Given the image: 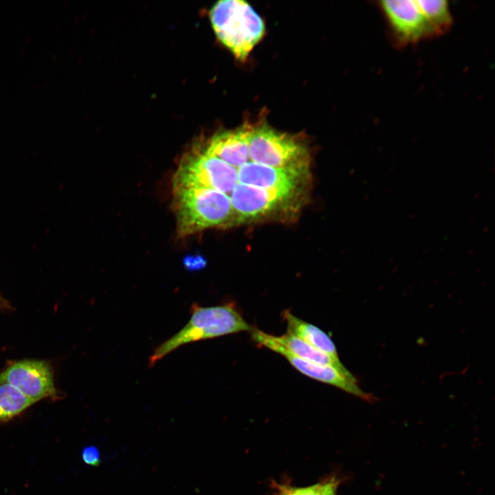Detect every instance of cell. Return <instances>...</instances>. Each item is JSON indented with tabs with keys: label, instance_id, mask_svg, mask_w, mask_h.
<instances>
[{
	"label": "cell",
	"instance_id": "1",
	"mask_svg": "<svg viewBox=\"0 0 495 495\" xmlns=\"http://www.w3.org/2000/svg\"><path fill=\"white\" fill-rule=\"evenodd\" d=\"M252 328L231 302L210 307L193 303L187 324L154 349L149 357L148 365L150 367L154 366L168 354L186 344L251 331Z\"/></svg>",
	"mask_w": 495,
	"mask_h": 495
},
{
	"label": "cell",
	"instance_id": "2",
	"mask_svg": "<svg viewBox=\"0 0 495 495\" xmlns=\"http://www.w3.org/2000/svg\"><path fill=\"white\" fill-rule=\"evenodd\" d=\"M177 236H187L234 221L229 197L207 188H173Z\"/></svg>",
	"mask_w": 495,
	"mask_h": 495
},
{
	"label": "cell",
	"instance_id": "3",
	"mask_svg": "<svg viewBox=\"0 0 495 495\" xmlns=\"http://www.w3.org/2000/svg\"><path fill=\"white\" fill-rule=\"evenodd\" d=\"M210 18L217 36L241 60L246 59L264 35L262 19L243 1H218L211 8Z\"/></svg>",
	"mask_w": 495,
	"mask_h": 495
},
{
	"label": "cell",
	"instance_id": "4",
	"mask_svg": "<svg viewBox=\"0 0 495 495\" xmlns=\"http://www.w3.org/2000/svg\"><path fill=\"white\" fill-rule=\"evenodd\" d=\"M236 184V168L204 148H196L185 155L173 179V188H207L228 197Z\"/></svg>",
	"mask_w": 495,
	"mask_h": 495
},
{
	"label": "cell",
	"instance_id": "5",
	"mask_svg": "<svg viewBox=\"0 0 495 495\" xmlns=\"http://www.w3.org/2000/svg\"><path fill=\"white\" fill-rule=\"evenodd\" d=\"M250 160L273 168H307V153L296 138L263 125L250 128Z\"/></svg>",
	"mask_w": 495,
	"mask_h": 495
},
{
	"label": "cell",
	"instance_id": "6",
	"mask_svg": "<svg viewBox=\"0 0 495 495\" xmlns=\"http://www.w3.org/2000/svg\"><path fill=\"white\" fill-rule=\"evenodd\" d=\"M396 45L403 47L434 37L415 0L379 2Z\"/></svg>",
	"mask_w": 495,
	"mask_h": 495
},
{
	"label": "cell",
	"instance_id": "7",
	"mask_svg": "<svg viewBox=\"0 0 495 495\" xmlns=\"http://www.w3.org/2000/svg\"><path fill=\"white\" fill-rule=\"evenodd\" d=\"M252 340L258 344L278 353L285 357L289 362L298 371L316 380L334 386L348 393L365 400H373V397L364 392L359 386L357 380L350 379L335 368L311 362L299 358L287 351L278 344L272 335L252 327L250 331Z\"/></svg>",
	"mask_w": 495,
	"mask_h": 495
},
{
	"label": "cell",
	"instance_id": "8",
	"mask_svg": "<svg viewBox=\"0 0 495 495\" xmlns=\"http://www.w3.org/2000/svg\"><path fill=\"white\" fill-rule=\"evenodd\" d=\"M1 384L14 386L34 402L56 395L50 366L42 360H25L12 364L0 373Z\"/></svg>",
	"mask_w": 495,
	"mask_h": 495
},
{
	"label": "cell",
	"instance_id": "9",
	"mask_svg": "<svg viewBox=\"0 0 495 495\" xmlns=\"http://www.w3.org/2000/svg\"><path fill=\"white\" fill-rule=\"evenodd\" d=\"M293 193L237 184L229 195L234 221H244L270 214L292 198Z\"/></svg>",
	"mask_w": 495,
	"mask_h": 495
},
{
	"label": "cell",
	"instance_id": "10",
	"mask_svg": "<svg viewBox=\"0 0 495 495\" xmlns=\"http://www.w3.org/2000/svg\"><path fill=\"white\" fill-rule=\"evenodd\" d=\"M236 168L237 184L267 190H278L293 194L307 170V168H273L250 160Z\"/></svg>",
	"mask_w": 495,
	"mask_h": 495
},
{
	"label": "cell",
	"instance_id": "11",
	"mask_svg": "<svg viewBox=\"0 0 495 495\" xmlns=\"http://www.w3.org/2000/svg\"><path fill=\"white\" fill-rule=\"evenodd\" d=\"M250 128L245 126L214 135L204 150L227 164L239 168L250 159L248 138Z\"/></svg>",
	"mask_w": 495,
	"mask_h": 495
},
{
	"label": "cell",
	"instance_id": "12",
	"mask_svg": "<svg viewBox=\"0 0 495 495\" xmlns=\"http://www.w3.org/2000/svg\"><path fill=\"white\" fill-rule=\"evenodd\" d=\"M283 318L287 323V333L328 354L335 361L340 362L334 343L322 330L296 317L289 310L283 313Z\"/></svg>",
	"mask_w": 495,
	"mask_h": 495
},
{
	"label": "cell",
	"instance_id": "13",
	"mask_svg": "<svg viewBox=\"0 0 495 495\" xmlns=\"http://www.w3.org/2000/svg\"><path fill=\"white\" fill-rule=\"evenodd\" d=\"M272 336L278 344L292 355L311 362L332 366L346 377L352 380L356 379L341 362L335 361L328 354L312 346L298 337L289 333L280 336L273 335Z\"/></svg>",
	"mask_w": 495,
	"mask_h": 495
},
{
	"label": "cell",
	"instance_id": "14",
	"mask_svg": "<svg viewBox=\"0 0 495 495\" xmlns=\"http://www.w3.org/2000/svg\"><path fill=\"white\" fill-rule=\"evenodd\" d=\"M428 23L434 36L448 32L452 24V16L446 0H415Z\"/></svg>",
	"mask_w": 495,
	"mask_h": 495
},
{
	"label": "cell",
	"instance_id": "15",
	"mask_svg": "<svg viewBox=\"0 0 495 495\" xmlns=\"http://www.w3.org/2000/svg\"><path fill=\"white\" fill-rule=\"evenodd\" d=\"M34 402L14 386L0 384V421H7L18 415Z\"/></svg>",
	"mask_w": 495,
	"mask_h": 495
},
{
	"label": "cell",
	"instance_id": "16",
	"mask_svg": "<svg viewBox=\"0 0 495 495\" xmlns=\"http://www.w3.org/2000/svg\"><path fill=\"white\" fill-rule=\"evenodd\" d=\"M325 483L307 487L287 489L283 495H323Z\"/></svg>",
	"mask_w": 495,
	"mask_h": 495
},
{
	"label": "cell",
	"instance_id": "17",
	"mask_svg": "<svg viewBox=\"0 0 495 495\" xmlns=\"http://www.w3.org/2000/svg\"><path fill=\"white\" fill-rule=\"evenodd\" d=\"M82 461L89 465L98 467L100 463V454L95 446L85 447L81 452Z\"/></svg>",
	"mask_w": 495,
	"mask_h": 495
},
{
	"label": "cell",
	"instance_id": "18",
	"mask_svg": "<svg viewBox=\"0 0 495 495\" xmlns=\"http://www.w3.org/2000/svg\"><path fill=\"white\" fill-rule=\"evenodd\" d=\"M206 263V260L199 254H188L183 259L184 266L189 271L201 270Z\"/></svg>",
	"mask_w": 495,
	"mask_h": 495
},
{
	"label": "cell",
	"instance_id": "19",
	"mask_svg": "<svg viewBox=\"0 0 495 495\" xmlns=\"http://www.w3.org/2000/svg\"><path fill=\"white\" fill-rule=\"evenodd\" d=\"M337 483L334 479L325 482V489L323 495H336Z\"/></svg>",
	"mask_w": 495,
	"mask_h": 495
}]
</instances>
